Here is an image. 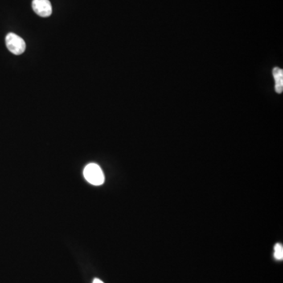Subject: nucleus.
Wrapping results in <instances>:
<instances>
[{
	"label": "nucleus",
	"mask_w": 283,
	"mask_h": 283,
	"mask_svg": "<svg viewBox=\"0 0 283 283\" xmlns=\"http://www.w3.org/2000/svg\"><path fill=\"white\" fill-rule=\"evenodd\" d=\"M84 177L87 182L94 186H100L105 182L104 173L97 164H88L84 169Z\"/></svg>",
	"instance_id": "obj_1"
},
{
	"label": "nucleus",
	"mask_w": 283,
	"mask_h": 283,
	"mask_svg": "<svg viewBox=\"0 0 283 283\" xmlns=\"http://www.w3.org/2000/svg\"><path fill=\"white\" fill-rule=\"evenodd\" d=\"M6 45L8 50L15 55H21L26 51V42L22 37L14 33H9L6 36Z\"/></svg>",
	"instance_id": "obj_2"
},
{
	"label": "nucleus",
	"mask_w": 283,
	"mask_h": 283,
	"mask_svg": "<svg viewBox=\"0 0 283 283\" xmlns=\"http://www.w3.org/2000/svg\"><path fill=\"white\" fill-rule=\"evenodd\" d=\"M33 10L42 18H48L52 14V5L49 0H33Z\"/></svg>",
	"instance_id": "obj_3"
},
{
	"label": "nucleus",
	"mask_w": 283,
	"mask_h": 283,
	"mask_svg": "<svg viewBox=\"0 0 283 283\" xmlns=\"http://www.w3.org/2000/svg\"><path fill=\"white\" fill-rule=\"evenodd\" d=\"M273 76L276 80V91L277 93L281 94L283 90V71L280 68L273 70Z\"/></svg>",
	"instance_id": "obj_4"
},
{
	"label": "nucleus",
	"mask_w": 283,
	"mask_h": 283,
	"mask_svg": "<svg viewBox=\"0 0 283 283\" xmlns=\"http://www.w3.org/2000/svg\"><path fill=\"white\" fill-rule=\"evenodd\" d=\"M275 257L279 260H283V245L278 243L275 247Z\"/></svg>",
	"instance_id": "obj_5"
},
{
	"label": "nucleus",
	"mask_w": 283,
	"mask_h": 283,
	"mask_svg": "<svg viewBox=\"0 0 283 283\" xmlns=\"http://www.w3.org/2000/svg\"><path fill=\"white\" fill-rule=\"evenodd\" d=\"M93 283H104L102 280H99V279H95L93 281Z\"/></svg>",
	"instance_id": "obj_6"
}]
</instances>
